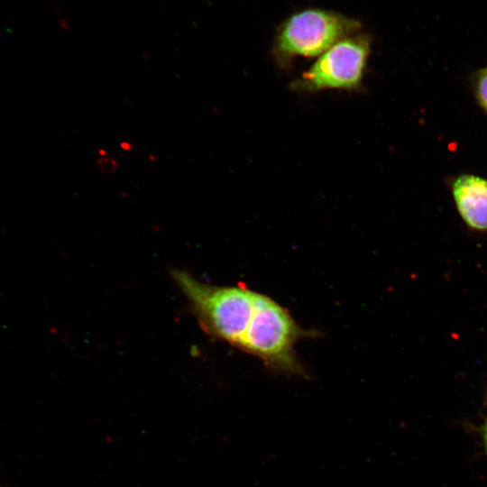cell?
Masks as SVG:
<instances>
[{"instance_id":"obj_3","label":"cell","mask_w":487,"mask_h":487,"mask_svg":"<svg viewBox=\"0 0 487 487\" xmlns=\"http://www.w3.org/2000/svg\"><path fill=\"white\" fill-rule=\"evenodd\" d=\"M371 51V40L363 33L349 35L318 56L292 89L314 93L325 89L355 91L360 89Z\"/></svg>"},{"instance_id":"obj_1","label":"cell","mask_w":487,"mask_h":487,"mask_svg":"<svg viewBox=\"0 0 487 487\" xmlns=\"http://www.w3.org/2000/svg\"><path fill=\"white\" fill-rule=\"evenodd\" d=\"M172 277L207 332L272 369L303 373L295 345L305 332L277 301L243 286L210 285L182 271Z\"/></svg>"},{"instance_id":"obj_6","label":"cell","mask_w":487,"mask_h":487,"mask_svg":"<svg viewBox=\"0 0 487 487\" xmlns=\"http://www.w3.org/2000/svg\"><path fill=\"white\" fill-rule=\"evenodd\" d=\"M483 440H484V445H485V447H486V451H487V423L484 427V429H483Z\"/></svg>"},{"instance_id":"obj_2","label":"cell","mask_w":487,"mask_h":487,"mask_svg":"<svg viewBox=\"0 0 487 487\" xmlns=\"http://www.w3.org/2000/svg\"><path fill=\"white\" fill-rule=\"evenodd\" d=\"M359 21L336 12L311 8L286 19L278 28L273 55L285 66L296 57L320 56L338 41L357 33Z\"/></svg>"},{"instance_id":"obj_4","label":"cell","mask_w":487,"mask_h":487,"mask_svg":"<svg viewBox=\"0 0 487 487\" xmlns=\"http://www.w3.org/2000/svg\"><path fill=\"white\" fill-rule=\"evenodd\" d=\"M453 195L457 209L472 228L487 229V180L464 174L453 184Z\"/></svg>"},{"instance_id":"obj_7","label":"cell","mask_w":487,"mask_h":487,"mask_svg":"<svg viewBox=\"0 0 487 487\" xmlns=\"http://www.w3.org/2000/svg\"><path fill=\"white\" fill-rule=\"evenodd\" d=\"M0 487H1V485H0Z\"/></svg>"},{"instance_id":"obj_5","label":"cell","mask_w":487,"mask_h":487,"mask_svg":"<svg viewBox=\"0 0 487 487\" xmlns=\"http://www.w3.org/2000/svg\"><path fill=\"white\" fill-rule=\"evenodd\" d=\"M473 91L478 103L487 113V68L475 73L473 77Z\"/></svg>"}]
</instances>
